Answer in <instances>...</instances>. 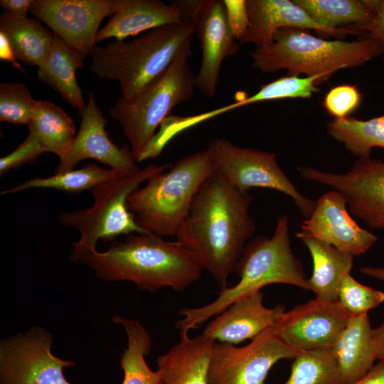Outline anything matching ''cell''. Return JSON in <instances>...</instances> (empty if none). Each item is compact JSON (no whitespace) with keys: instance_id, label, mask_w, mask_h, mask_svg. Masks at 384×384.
<instances>
[{"instance_id":"obj_32","label":"cell","mask_w":384,"mask_h":384,"mask_svg":"<svg viewBox=\"0 0 384 384\" xmlns=\"http://www.w3.org/2000/svg\"><path fill=\"white\" fill-rule=\"evenodd\" d=\"M284 384H342L331 349L300 352Z\"/></svg>"},{"instance_id":"obj_35","label":"cell","mask_w":384,"mask_h":384,"mask_svg":"<svg viewBox=\"0 0 384 384\" xmlns=\"http://www.w3.org/2000/svg\"><path fill=\"white\" fill-rule=\"evenodd\" d=\"M362 95L354 85H341L331 88L324 99L325 110L335 118L348 117L361 102Z\"/></svg>"},{"instance_id":"obj_43","label":"cell","mask_w":384,"mask_h":384,"mask_svg":"<svg viewBox=\"0 0 384 384\" xmlns=\"http://www.w3.org/2000/svg\"><path fill=\"white\" fill-rule=\"evenodd\" d=\"M359 270L366 276L384 282V267H383L363 266Z\"/></svg>"},{"instance_id":"obj_19","label":"cell","mask_w":384,"mask_h":384,"mask_svg":"<svg viewBox=\"0 0 384 384\" xmlns=\"http://www.w3.org/2000/svg\"><path fill=\"white\" fill-rule=\"evenodd\" d=\"M249 28L239 43H253L256 48L271 44L275 33L283 28L314 29L339 38L349 33L348 28L331 30L316 23L308 14L289 0H246Z\"/></svg>"},{"instance_id":"obj_29","label":"cell","mask_w":384,"mask_h":384,"mask_svg":"<svg viewBox=\"0 0 384 384\" xmlns=\"http://www.w3.org/2000/svg\"><path fill=\"white\" fill-rule=\"evenodd\" d=\"M327 130L358 158L370 157L374 147L384 148V114L368 120L348 116L334 118L328 122Z\"/></svg>"},{"instance_id":"obj_7","label":"cell","mask_w":384,"mask_h":384,"mask_svg":"<svg viewBox=\"0 0 384 384\" xmlns=\"http://www.w3.org/2000/svg\"><path fill=\"white\" fill-rule=\"evenodd\" d=\"M191 45L192 41L187 43L158 78L132 97H121L110 110L112 117L121 124L137 162L171 110L193 97L195 76L188 63Z\"/></svg>"},{"instance_id":"obj_42","label":"cell","mask_w":384,"mask_h":384,"mask_svg":"<svg viewBox=\"0 0 384 384\" xmlns=\"http://www.w3.org/2000/svg\"><path fill=\"white\" fill-rule=\"evenodd\" d=\"M373 341L377 360L384 359V321L377 328L372 330Z\"/></svg>"},{"instance_id":"obj_14","label":"cell","mask_w":384,"mask_h":384,"mask_svg":"<svg viewBox=\"0 0 384 384\" xmlns=\"http://www.w3.org/2000/svg\"><path fill=\"white\" fill-rule=\"evenodd\" d=\"M350 316L338 301L314 298L285 311L273 327L299 352L331 349Z\"/></svg>"},{"instance_id":"obj_24","label":"cell","mask_w":384,"mask_h":384,"mask_svg":"<svg viewBox=\"0 0 384 384\" xmlns=\"http://www.w3.org/2000/svg\"><path fill=\"white\" fill-rule=\"evenodd\" d=\"M53 33V47L47 58L38 67V78L56 90L80 114L86 105L75 73L78 69L83 67L85 58L57 33Z\"/></svg>"},{"instance_id":"obj_9","label":"cell","mask_w":384,"mask_h":384,"mask_svg":"<svg viewBox=\"0 0 384 384\" xmlns=\"http://www.w3.org/2000/svg\"><path fill=\"white\" fill-rule=\"evenodd\" d=\"M207 149L216 173L233 187L241 191L259 187L280 191L293 199L306 218L311 215L316 201L299 192L279 166L275 154L239 146L223 138L212 139Z\"/></svg>"},{"instance_id":"obj_30","label":"cell","mask_w":384,"mask_h":384,"mask_svg":"<svg viewBox=\"0 0 384 384\" xmlns=\"http://www.w3.org/2000/svg\"><path fill=\"white\" fill-rule=\"evenodd\" d=\"M318 24L331 30L368 23L371 13L364 1L294 0Z\"/></svg>"},{"instance_id":"obj_4","label":"cell","mask_w":384,"mask_h":384,"mask_svg":"<svg viewBox=\"0 0 384 384\" xmlns=\"http://www.w3.org/2000/svg\"><path fill=\"white\" fill-rule=\"evenodd\" d=\"M190 20L150 30L132 41L95 46L90 53L91 71L100 78L116 80L122 97L129 98L158 78L183 46L193 40Z\"/></svg>"},{"instance_id":"obj_26","label":"cell","mask_w":384,"mask_h":384,"mask_svg":"<svg viewBox=\"0 0 384 384\" xmlns=\"http://www.w3.org/2000/svg\"><path fill=\"white\" fill-rule=\"evenodd\" d=\"M28 127L45 151L56 154L60 159L68 153L75 137L70 117L59 106L45 100L36 101Z\"/></svg>"},{"instance_id":"obj_27","label":"cell","mask_w":384,"mask_h":384,"mask_svg":"<svg viewBox=\"0 0 384 384\" xmlns=\"http://www.w3.org/2000/svg\"><path fill=\"white\" fill-rule=\"evenodd\" d=\"M112 320L124 328L127 336V348L120 359L124 372L122 384H164L156 370L148 366L145 356L152 348V338L141 323L132 319L115 315Z\"/></svg>"},{"instance_id":"obj_13","label":"cell","mask_w":384,"mask_h":384,"mask_svg":"<svg viewBox=\"0 0 384 384\" xmlns=\"http://www.w3.org/2000/svg\"><path fill=\"white\" fill-rule=\"evenodd\" d=\"M300 176L342 193L351 213L370 228H384V161L358 158L345 174L299 167Z\"/></svg>"},{"instance_id":"obj_8","label":"cell","mask_w":384,"mask_h":384,"mask_svg":"<svg viewBox=\"0 0 384 384\" xmlns=\"http://www.w3.org/2000/svg\"><path fill=\"white\" fill-rule=\"evenodd\" d=\"M170 167L169 164H151L137 172L124 173L92 188L90 193L94 202L89 208L61 213L60 223L80 233V239L73 243L70 260L80 262L97 250L99 240L109 242L121 235L146 233L127 208L128 197L152 176Z\"/></svg>"},{"instance_id":"obj_37","label":"cell","mask_w":384,"mask_h":384,"mask_svg":"<svg viewBox=\"0 0 384 384\" xmlns=\"http://www.w3.org/2000/svg\"><path fill=\"white\" fill-rule=\"evenodd\" d=\"M371 13L370 20L363 24L347 28L355 34L363 33L380 46L384 60V0H364Z\"/></svg>"},{"instance_id":"obj_41","label":"cell","mask_w":384,"mask_h":384,"mask_svg":"<svg viewBox=\"0 0 384 384\" xmlns=\"http://www.w3.org/2000/svg\"><path fill=\"white\" fill-rule=\"evenodd\" d=\"M0 58L1 60L7 61L21 70V66L16 61L11 46L5 35L0 32Z\"/></svg>"},{"instance_id":"obj_5","label":"cell","mask_w":384,"mask_h":384,"mask_svg":"<svg viewBox=\"0 0 384 384\" xmlns=\"http://www.w3.org/2000/svg\"><path fill=\"white\" fill-rule=\"evenodd\" d=\"M215 171L208 149L186 155L168 172L154 174L144 186L132 192L127 208L146 233L176 236L198 191Z\"/></svg>"},{"instance_id":"obj_15","label":"cell","mask_w":384,"mask_h":384,"mask_svg":"<svg viewBox=\"0 0 384 384\" xmlns=\"http://www.w3.org/2000/svg\"><path fill=\"white\" fill-rule=\"evenodd\" d=\"M113 0H33L30 12L85 58L96 46L103 19Z\"/></svg>"},{"instance_id":"obj_33","label":"cell","mask_w":384,"mask_h":384,"mask_svg":"<svg viewBox=\"0 0 384 384\" xmlns=\"http://www.w3.org/2000/svg\"><path fill=\"white\" fill-rule=\"evenodd\" d=\"M37 100L21 82L0 84V121L13 124H29Z\"/></svg>"},{"instance_id":"obj_36","label":"cell","mask_w":384,"mask_h":384,"mask_svg":"<svg viewBox=\"0 0 384 384\" xmlns=\"http://www.w3.org/2000/svg\"><path fill=\"white\" fill-rule=\"evenodd\" d=\"M46 152L37 138L28 133L26 139L9 154L0 159V175H4L11 169H19L27 163H33L38 157Z\"/></svg>"},{"instance_id":"obj_21","label":"cell","mask_w":384,"mask_h":384,"mask_svg":"<svg viewBox=\"0 0 384 384\" xmlns=\"http://www.w3.org/2000/svg\"><path fill=\"white\" fill-rule=\"evenodd\" d=\"M179 341L156 359L164 384H209L208 366L215 341L201 334L194 338L181 331Z\"/></svg>"},{"instance_id":"obj_40","label":"cell","mask_w":384,"mask_h":384,"mask_svg":"<svg viewBox=\"0 0 384 384\" xmlns=\"http://www.w3.org/2000/svg\"><path fill=\"white\" fill-rule=\"evenodd\" d=\"M351 384H384V359L380 360L363 376Z\"/></svg>"},{"instance_id":"obj_6","label":"cell","mask_w":384,"mask_h":384,"mask_svg":"<svg viewBox=\"0 0 384 384\" xmlns=\"http://www.w3.org/2000/svg\"><path fill=\"white\" fill-rule=\"evenodd\" d=\"M250 55L252 67L264 73L284 69L288 75H320L326 81L340 69L361 66L381 55L382 50L365 36L353 41H326L305 29L283 28L275 33L271 44L256 48Z\"/></svg>"},{"instance_id":"obj_16","label":"cell","mask_w":384,"mask_h":384,"mask_svg":"<svg viewBox=\"0 0 384 384\" xmlns=\"http://www.w3.org/2000/svg\"><path fill=\"white\" fill-rule=\"evenodd\" d=\"M81 116L80 125L68 153L60 159L55 173L73 170L82 160L94 159L111 169L134 173L141 169L127 146L119 147L110 139L107 122L98 107L94 94L89 91L88 102Z\"/></svg>"},{"instance_id":"obj_3","label":"cell","mask_w":384,"mask_h":384,"mask_svg":"<svg viewBox=\"0 0 384 384\" xmlns=\"http://www.w3.org/2000/svg\"><path fill=\"white\" fill-rule=\"evenodd\" d=\"M235 272L240 277L238 282L221 289L213 302L181 309L176 328L186 331L196 329L233 303L261 291L266 285L285 284L310 290L302 263L292 250L286 215L277 218L271 238L257 236L246 244Z\"/></svg>"},{"instance_id":"obj_17","label":"cell","mask_w":384,"mask_h":384,"mask_svg":"<svg viewBox=\"0 0 384 384\" xmlns=\"http://www.w3.org/2000/svg\"><path fill=\"white\" fill-rule=\"evenodd\" d=\"M347 201L337 191L321 196L300 232L329 243L353 257L366 252L378 241L373 233L361 228L347 210Z\"/></svg>"},{"instance_id":"obj_1","label":"cell","mask_w":384,"mask_h":384,"mask_svg":"<svg viewBox=\"0 0 384 384\" xmlns=\"http://www.w3.org/2000/svg\"><path fill=\"white\" fill-rule=\"evenodd\" d=\"M252 199L249 191L233 187L215 171L198 191L176 235L220 289L228 287L230 274L255 232L250 215Z\"/></svg>"},{"instance_id":"obj_31","label":"cell","mask_w":384,"mask_h":384,"mask_svg":"<svg viewBox=\"0 0 384 384\" xmlns=\"http://www.w3.org/2000/svg\"><path fill=\"white\" fill-rule=\"evenodd\" d=\"M323 82L324 77L320 75L305 78L296 75L284 76L262 85L253 95L209 111L208 114L212 118L235 108L262 101L284 98H310L313 93L319 91L316 85Z\"/></svg>"},{"instance_id":"obj_22","label":"cell","mask_w":384,"mask_h":384,"mask_svg":"<svg viewBox=\"0 0 384 384\" xmlns=\"http://www.w3.org/2000/svg\"><path fill=\"white\" fill-rule=\"evenodd\" d=\"M368 314L351 316L331 348L342 384L357 380L377 360Z\"/></svg>"},{"instance_id":"obj_23","label":"cell","mask_w":384,"mask_h":384,"mask_svg":"<svg viewBox=\"0 0 384 384\" xmlns=\"http://www.w3.org/2000/svg\"><path fill=\"white\" fill-rule=\"evenodd\" d=\"M297 237L308 248L312 259L313 271L308 282L315 298L338 301L341 282L350 274L354 257L300 231Z\"/></svg>"},{"instance_id":"obj_28","label":"cell","mask_w":384,"mask_h":384,"mask_svg":"<svg viewBox=\"0 0 384 384\" xmlns=\"http://www.w3.org/2000/svg\"><path fill=\"white\" fill-rule=\"evenodd\" d=\"M125 171L114 169H105L96 164H90L80 169L58 173L46 178H34L1 191V195L15 193L30 188H55L79 193L91 191L97 186L122 175Z\"/></svg>"},{"instance_id":"obj_34","label":"cell","mask_w":384,"mask_h":384,"mask_svg":"<svg viewBox=\"0 0 384 384\" xmlns=\"http://www.w3.org/2000/svg\"><path fill=\"white\" fill-rule=\"evenodd\" d=\"M338 302L351 316H357L383 303L384 292L362 284L348 274L341 282Z\"/></svg>"},{"instance_id":"obj_20","label":"cell","mask_w":384,"mask_h":384,"mask_svg":"<svg viewBox=\"0 0 384 384\" xmlns=\"http://www.w3.org/2000/svg\"><path fill=\"white\" fill-rule=\"evenodd\" d=\"M111 15L99 30L96 43L110 38L124 41L142 31L184 21L176 2L167 4L160 0H113Z\"/></svg>"},{"instance_id":"obj_2","label":"cell","mask_w":384,"mask_h":384,"mask_svg":"<svg viewBox=\"0 0 384 384\" xmlns=\"http://www.w3.org/2000/svg\"><path fill=\"white\" fill-rule=\"evenodd\" d=\"M100 279L129 281L139 289L162 287L186 289L198 280L203 269L179 242L151 233H133L111 244L105 252L93 250L80 261Z\"/></svg>"},{"instance_id":"obj_39","label":"cell","mask_w":384,"mask_h":384,"mask_svg":"<svg viewBox=\"0 0 384 384\" xmlns=\"http://www.w3.org/2000/svg\"><path fill=\"white\" fill-rule=\"evenodd\" d=\"M33 0H1L0 5L4 9V12L7 14L27 16L30 11Z\"/></svg>"},{"instance_id":"obj_11","label":"cell","mask_w":384,"mask_h":384,"mask_svg":"<svg viewBox=\"0 0 384 384\" xmlns=\"http://www.w3.org/2000/svg\"><path fill=\"white\" fill-rule=\"evenodd\" d=\"M53 336L40 327L0 342V384H72L63 368L75 366L51 352Z\"/></svg>"},{"instance_id":"obj_18","label":"cell","mask_w":384,"mask_h":384,"mask_svg":"<svg viewBox=\"0 0 384 384\" xmlns=\"http://www.w3.org/2000/svg\"><path fill=\"white\" fill-rule=\"evenodd\" d=\"M285 311L282 305L266 307L258 291L230 304L206 325L202 334L215 342L238 344L274 326Z\"/></svg>"},{"instance_id":"obj_25","label":"cell","mask_w":384,"mask_h":384,"mask_svg":"<svg viewBox=\"0 0 384 384\" xmlns=\"http://www.w3.org/2000/svg\"><path fill=\"white\" fill-rule=\"evenodd\" d=\"M0 32L9 41L16 59L29 66H40L48 56L54 36L38 18L3 12Z\"/></svg>"},{"instance_id":"obj_12","label":"cell","mask_w":384,"mask_h":384,"mask_svg":"<svg viewBox=\"0 0 384 384\" xmlns=\"http://www.w3.org/2000/svg\"><path fill=\"white\" fill-rule=\"evenodd\" d=\"M183 18L195 26L202 60L195 86L207 97L216 93L222 62L239 50V44L228 23L223 0L179 1Z\"/></svg>"},{"instance_id":"obj_10","label":"cell","mask_w":384,"mask_h":384,"mask_svg":"<svg viewBox=\"0 0 384 384\" xmlns=\"http://www.w3.org/2000/svg\"><path fill=\"white\" fill-rule=\"evenodd\" d=\"M300 352L268 328L246 346L215 342L208 366L209 384H265L269 371L280 360Z\"/></svg>"},{"instance_id":"obj_38","label":"cell","mask_w":384,"mask_h":384,"mask_svg":"<svg viewBox=\"0 0 384 384\" xmlns=\"http://www.w3.org/2000/svg\"><path fill=\"white\" fill-rule=\"evenodd\" d=\"M228 23L239 43L245 36L250 25L246 0H223Z\"/></svg>"}]
</instances>
